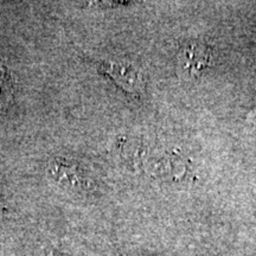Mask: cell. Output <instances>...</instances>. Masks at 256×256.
<instances>
[{"mask_svg": "<svg viewBox=\"0 0 256 256\" xmlns=\"http://www.w3.org/2000/svg\"><path fill=\"white\" fill-rule=\"evenodd\" d=\"M101 69L113 78L115 82L119 83L128 90H134L142 87V75L134 66L127 63H102Z\"/></svg>", "mask_w": 256, "mask_h": 256, "instance_id": "cell-1", "label": "cell"}, {"mask_svg": "<svg viewBox=\"0 0 256 256\" xmlns=\"http://www.w3.org/2000/svg\"><path fill=\"white\" fill-rule=\"evenodd\" d=\"M182 66L185 72L190 75L200 74L208 66L210 60V54L203 46H188L180 54Z\"/></svg>", "mask_w": 256, "mask_h": 256, "instance_id": "cell-2", "label": "cell"}, {"mask_svg": "<svg viewBox=\"0 0 256 256\" xmlns=\"http://www.w3.org/2000/svg\"><path fill=\"white\" fill-rule=\"evenodd\" d=\"M14 98V82L11 74L5 66H0V116H2L11 106Z\"/></svg>", "mask_w": 256, "mask_h": 256, "instance_id": "cell-3", "label": "cell"}, {"mask_svg": "<svg viewBox=\"0 0 256 256\" xmlns=\"http://www.w3.org/2000/svg\"><path fill=\"white\" fill-rule=\"evenodd\" d=\"M54 166V174H58L56 178L60 182H64V183L69 184V186H80L81 185V177L78 168L74 166L63 164V162H56Z\"/></svg>", "mask_w": 256, "mask_h": 256, "instance_id": "cell-4", "label": "cell"}, {"mask_svg": "<svg viewBox=\"0 0 256 256\" xmlns=\"http://www.w3.org/2000/svg\"><path fill=\"white\" fill-rule=\"evenodd\" d=\"M248 120L256 126V107L252 108V110L248 113Z\"/></svg>", "mask_w": 256, "mask_h": 256, "instance_id": "cell-5", "label": "cell"}]
</instances>
